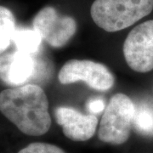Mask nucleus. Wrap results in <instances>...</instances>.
<instances>
[{
	"instance_id": "obj_13",
	"label": "nucleus",
	"mask_w": 153,
	"mask_h": 153,
	"mask_svg": "<svg viewBox=\"0 0 153 153\" xmlns=\"http://www.w3.org/2000/svg\"><path fill=\"white\" fill-rule=\"evenodd\" d=\"M88 111L91 114H98L105 109V103L101 99H92L87 104Z\"/></svg>"
},
{
	"instance_id": "obj_9",
	"label": "nucleus",
	"mask_w": 153,
	"mask_h": 153,
	"mask_svg": "<svg viewBox=\"0 0 153 153\" xmlns=\"http://www.w3.org/2000/svg\"><path fill=\"white\" fill-rule=\"evenodd\" d=\"M133 130L143 137H153V108L147 104L135 106Z\"/></svg>"
},
{
	"instance_id": "obj_6",
	"label": "nucleus",
	"mask_w": 153,
	"mask_h": 153,
	"mask_svg": "<svg viewBox=\"0 0 153 153\" xmlns=\"http://www.w3.org/2000/svg\"><path fill=\"white\" fill-rule=\"evenodd\" d=\"M33 30L53 48L66 45L76 31V22L71 16H62L51 6L43 8L33 21Z\"/></svg>"
},
{
	"instance_id": "obj_1",
	"label": "nucleus",
	"mask_w": 153,
	"mask_h": 153,
	"mask_svg": "<svg viewBox=\"0 0 153 153\" xmlns=\"http://www.w3.org/2000/svg\"><path fill=\"white\" fill-rule=\"evenodd\" d=\"M0 110L25 135L43 136L50 129L49 100L38 85L27 84L3 90L0 94Z\"/></svg>"
},
{
	"instance_id": "obj_8",
	"label": "nucleus",
	"mask_w": 153,
	"mask_h": 153,
	"mask_svg": "<svg viewBox=\"0 0 153 153\" xmlns=\"http://www.w3.org/2000/svg\"><path fill=\"white\" fill-rule=\"evenodd\" d=\"M35 62L31 55L17 51L1 57V78L10 85H21L33 76Z\"/></svg>"
},
{
	"instance_id": "obj_12",
	"label": "nucleus",
	"mask_w": 153,
	"mask_h": 153,
	"mask_svg": "<svg viewBox=\"0 0 153 153\" xmlns=\"http://www.w3.org/2000/svg\"><path fill=\"white\" fill-rule=\"evenodd\" d=\"M16 153H66L56 145L48 142L35 141L26 145Z\"/></svg>"
},
{
	"instance_id": "obj_10",
	"label": "nucleus",
	"mask_w": 153,
	"mask_h": 153,
	"mask_svg": "<svg viewBox=\"0 0 153 153\" xmlns=\"http://www.w3.org/2000/svg\"><path fill=\"white\" fill-rule=\"evenodd\" d=\"M43 38L35 30L22 29L17 30L13 42L16 46L17 51L32 55L36 53L40 47Z\"/></svg>"
},
{
	"instance_id": "obj_4",
	"label": "nucleus",
	"mask_w": 153,
	"mask_h": 153,
	"mask_svg": "<svg viewBox=\"0 0 153 153\" xmlns=\"http://www.w3.org/2000/svg\"><path fill=\"white\" fill-rule=\"evenodd\" d=\"M58 78L62 84L84 82L90 88L106 91L114 85V76L108 67L89 60H70L60 68Z\"/></svg>"
},
{
	"instance_id": "obj_7",
	"label": "nucleus",
	"mask_w": 153,
	"mask_h": 153,
	"mask_svg": "<svg viewBox=\"0 0 153 153\" xmlns=\"http://www.w3.org/2000/svg\"><path fill=\"white\" fill-rule=\"evenodd\" d=\"M55 118L64 136L74 142H85L92 139L99 124L95 115H84L69 106L57 107Z\"/></svg>"
},
{
	"instance_id": "obj_2",
	"label": "nucleus",
	"mask_w": 153,
	"mask_h": 153,
	"mask_svg": "<svg viewBox=\"0 0 153 153\" xmlns=\"http://www.w3.org/2000/svg\"><path fill=\"white\" fill-rule=\"evenodd\" d=\"M153 10V0H95L90 15L99 27L115 33L134 25Z\"/></svg>"
},
{
	"instance_id": "obj_11",
	"label": "nucleus",
	"mask_w": 153,
	"mask_h": 153,
	"mask_svg": "<svg viewBox=\"0 0 153 153\" xmlns=\"http://www.w3.org/2000/svg\"><path fill=\"white\" fill-rule=\"evenodd\" d=\"M16 30V20L12 12L4 6L0 7V51L4 53L11 41Z\"/></svg>"
},
{
	"instance_id": "obj_5",
	"label": "nucleus",
	"mask_w": 153,
	"mask_h": 153,
	"mask_svg": "<svg viewBox=\"0 0 153 153\" xmlns=\"http://www.w3.org/2000/svg\"><path fill=\"white\" fill-rule=\"evenodd\" d=\"M123 55L134 71L146 73L153 70V20L133 28L124 41Z\"/></svg>"
},
{
	"instance_id": "obj_3",
	"label": "nucleus",
	"mask_w": 153,
	"mask_h": 153,
	"mask_svg": "<svg viewBox=\"0 0 153 153\" xmlns=\"http://www.w3.org/2000/svg\"><path fill=\"white\" fill-rule=\"evenodd\" d=\"M134 111L135 105L128 95L123 93L114 94L100 122L99 140L114 146L126 144L131 136Z\"/></svg>"
}]
</instances>
